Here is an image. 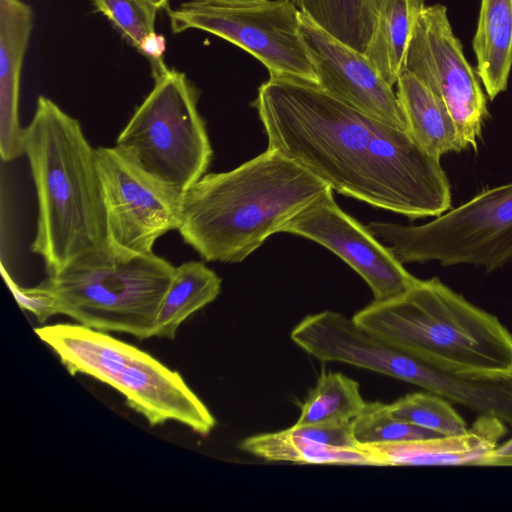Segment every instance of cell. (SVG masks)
Instances as JSON below:
<instances>
[{"label": "cell", "instance_id": "27", "mask_svg": "<svg viewBox=\"0 0 512 512\" xmlns=\"http://www.w3.org/2000/svg\"><path fill=\"white\" fill-rule=\"evenodd\" d=\"M2 273L15 300L23 310L32 313L41 323H44L50 317L56 315L51 302L45 295L39 293L33 287L23 288L18 286L3 269Z\"/></svg>", "mask_w": 512, "mask_h": 512}, {"label": "cell", "instance_id": "29", "mask_svg": "<svg viewBox=\"0 0 512 512\" xmlns=\"http://www.w3.org/2000/svg\"><path fill=\"white\" fill-rule=\"evenodd\" d=\"M479 466L512 467V438L498 444L479 464Z\"/></svg>", "mask_w": 512, "mask_h": 512}, {"label": "cell", "instance_id": "17", "mask_svg": "<svg viewBox=\"0 0 512 512\" xmlns=\"http://www.w3.org/2000/svg\"><path fill=\"white\" fill-rule=\"evenodd\" d=\"M396 85L407 132L423 150L440 158L466 149L449 111L427 86L406 69Z\"/></svg>", "mask_w": 512, "mask_h": 512}, {"label": "cell", "instance_id": "28", "mask_svg": "<svg viewBox=\"0 0 512 512\" xmlns=\"http://www.w3.org/2000/svg\"><path fill=\"white\" fill-rule=\"evenodd\" d=\"M165 50V37L157 32L150 33L140 43L138 52L149 61L153 79L169 69L163 59Z\"/></svg>", "mask_w": 512, "mask_h": 512}, {"label": "cell", "instance_id": "23", "mask_svg": "<svg viewBox=\"0 0 512 512\" xmlns=\"http://www.w3.org/2000/svg\"><path fill=\"white\" fill-rule=\"evenodd\" d=\"M357 381L341 372L323 373L301 405L296 425L352 421L364 408Z\"/></svg>", "mask_w": 512, "mask_h": 512}, {"label": "cell", "instance_id": "2", "mask_svg": "<svg viewBox=\"0 0 512 512\" xmlns=\"http://www.w3.org/2000/svg\"><path fill=\"white\" fill-rule=\"evenodd\" d=\"M329 189L277 150L206 173L183 196L179 233L205 261L238 263Z\"/></svg>", "mask_w": 512, "mask_h": 512}, {"label": "cell", "instance_id": "11", "mask_svg": "<svg viewBox=\"0 0 512 512\" xmlns=\"http://www.w3.org/2000/svg\"><path fill=\"white\" fill-rule=\"evenodd\" d=\"M282 232L310 239L336 254L368 284L375 302L395 299L419 280L367 227L340 209L332 189L293 217Z\"/></svg>", "mask_w": 512, "mask_h": 512}, {"label": "cell", "instance_id": "30", "mask_svg": "<svg viewBox=\"0 0 512 512\" xmlns=\"http://www.w3.org/2000/svg\"><path fill=\"white\" fill-rule=\"evenodd\" d=\"M202 1L223 3V4H250V3H259V2L266 1V0H202Z\"/></svg>", "mask_w": 512, "mask_h": 512}, {"label": "cell", "instance_id": "20", "mask_svg": "<svg viewBox=\"0 0 512 512\" xmlns=\"http://www.w3.org/2000/svg\"><path fill=\"white\" fill-rule=\"evenodd\" d=\"M240 448L267 461L375 466L371 456L359 444L356 447L323 444L296 424L282 431L248 437L241 442Z\"/></svg>", "mask_w": 512, "mask_h": 512}, {"label": "cell", "instance_id": "1", "mask_svg": "<svg viewBox=\"0 0 512 512\" xmlns=\"http://www.w3.org/2000/svg\"><path fill=\"white\" fill-rule=\"evenodd\" d=\"M252 105L268 148L332 190L410 219L439 216L450 208L440 158L423 150L406 130L295 78L270 76Z\"/></svg>", "mask_w": 512, "mask_h": 512}, {"label": "cell", "instance_id": "12", "mask_svg": "<svg viewBox=\"0 0 512 512\" xmlns=\"http://www.w3.org/2000/svg\"><path fill=\"white\" fill-rule=\"evenodd\" d=\"M301 30L317 85L353 108L407 131L396 93L366 56L340 42L301 12Z\"/></svg>", "mask_w": 512, "mask_h": 512}, {"label": "cell", "instance_id": "10", "mask_svg": "<svg viewBox=\"0 0 512 512\" xmlns=\"http://www.w3.org/2000/svg\"><path fill=\"white\" fill-rule=\"evenodd\" d=\"M404 69L442 101L466 148L475 149L488 114L487 101L444 5L423 8L413 29Z\"/></svg>", "mask_w": 512, "mask_h": 512}, {"label": "cell", "instance_id": "24", "mask_svg": "<svg viewBox=\"0 0 512 512\" xmlns=\"http://www.w3.org/2000/svg\"><path fill=\"white\" fill-rule=\"evenodd\" d=\"M388 408L394 417L439 435L463 434L469 428L445 398L428 391L407 394Z\"/></svg>", "mask_w": 512, "mask_h": 512}, {"label": "cell", "instance_id": "4", "mask_svg": "<svg viewBox=\"0 0 512 512\" xmlns=\"http://www.w3.org/2000/svg\"><path fill=\"white\" fill-rule=\"evenodd\" d=\"M412 354L471 377L512 379V333L438 278L352 317Z\"/></svg>", "mask_w": 512, "mask_h": 512}, {"label": "cell", "instance_id": "6", "mask_svg": "<svg viewBox=\"0 0 512 512\" xmlns=\"http://www.w3.org/2000/svg\"><path fill=\"white\" fill-rule=\"evenodd\" d=\"M199 96L184 72L169 68L154 79L115 143L137 166L183 194L206 174L213 156Z\"/></svg>", "mask_w": 512, "mask_h": 512}, {"label": "cell", "instance_id": "22", "mask_svg": "<svg viewBox=\"0 0 512 512\" xmlns=\"http://www.w3.org/2000/svg\"><path fill=\"white\" fill-rule=\"evenodd\" d=\"M300 11L328 34L365 54L372 38L374 0H295Z\"/></svg>", "mask_w": 512, "mask_h": 512}, {"label": "cell", "instance_id": "8", "mask_svg": "<svg viewBox=\"0 0 512 512\" xmlns=\"http://www.w3.org/2000/svg\"><path fill=\"white\" fill-rule=\"evenodd\" d=\"M178 34L198 29L216 35L258 59L270 76L317 84V75L301 30L295 0L223 4L194 0L167 9Z\"/></svg>", "mask_w": 512, "mask_h": 512}, {"label": "cell", "instance_id": "15", "mask_svg": "<svg viewBox=\"0 0 512 512\" xmlns=\"http://www.w3.org/2000/svg\"><path fill=\"white\" fill-rule=\"evenodd\" d=\"M32 29L31 6L22 0H0V155L4 162L24 155L20 77Z\"/></svg>", "mask_w": 512, "mask_h": 512}, {"label": "cell", "instance_id": "21", "mask_svg": "<svg viewBox=\"0 0 512 512\" xmlns=\"http://www.w3.org/2000/svg\"><path fill=\"white\" fill-rule=\"evenodd\" d=\"M221 283L203 261L176 266L157 314L153 337L174 339L183 322L218 297Z\"/></svg>", "mask_w": 512, "mask_h": 512}, {"label": "cell", "instance_id": "9", "mask_svg": "<svg viewBox=\"0 0 512 512\" xmlns=\"http://www.w3.org/2000/svg\"><path fill=\"white\" fill-rule=\"evenodd\" d=\"M109 250L121 258L154 252L179 230L184 194L145 172L114 147H97Z\"/></svg>", "mask_w": 512, "mask_h": 512}, {"label": "cell", "instance_id": "7", "mask_svg": "<svg viewBox=\"0 0 512 512\" xmlns=\"http://www.w3.org/2000/svg\"><path fill=\"white\" fill-rule=\"evenodd\" d=\"M366 227L401 263L438 261L493 271L512 261V183L483 190L424 225L375 221Z\"/></svg>", "mask_w": 512, "mask_h": 512}, {"label": "cell", "instance_id": "5", "mask_svg": "<svg viewBox=\"0 0 512 512\" xmlns=\"http://www.w3.org/2000/svg\"><path fill=\"white\" fill-rule=\"evenodd\" d=\"M175 268L154 252L121 258L108 249L75 259L33 288L50 300L56 315L144 340L153 337Z\"/></svg>", "mask_w": 512, "mask_h": 512}, {"label": "cell", "instance_id": "25", "mask_svg": "<svg viewBox=\"0 0 512 512\" xmlns=\"http://www.w3.org/2000/svg\"><path fill=\"white\" fill-rule=\"evenodd\" d=\"M352 433L359 445L439 436L394 417L388 404L379 401L366 402L362 411L352 420Z\"/></svg>", "mask_w": 512, "mask_h": 512}, {"label": "cell", "instance_id": "14", "mask_svg": "<svg viewBox=\"0 0 512 512\" xmlns=\"http://www.w3.org/2000/svg\"><path fill=\"white\" fill-rule=\"evenodd\" d=\"M506 426L496 417L479 415L463 434L360 446L375 466H479L496 448Z\"/></svg>", "mask_w": 512, "mask_h": 512}, {"label": "cell", "instance_id": "3", "mask_svg": "<svg viewBox=\"0 0 512 512\" xmlns=\"http://www.w3.org/2000/svg\"><path fill=\"white\" fill-rule=\"evenodd\" d=\"M24 155L37 199L31 251L48 275L75 259L108 250L97 152L80 122L40 95L24 132Z\"/></svg>", "mask_w": 512, "mask_h": 512}, {"label": "cell", "instance_id": "13", "mask_svg": "<svg viewBox=\"0 0 512 512\" xmlns=\"http://www.w3.org/2000/svg\"><path fill=\"white\" fill-rule=\"evenodd\" d=\"M114 389L151 426L176 421L207 436L216 425L213 414L182 376L141 349L125 367Z\"/></svg>", "mask_w": 512, "mask_h": 512}, {"label": "cell", "instance_id": "18", "mask_svg": "<svg viewBox=\"0 0 512 512\" xmlns=\"http://www.w3.org/2000/svg\"><path fill=\"white\" fill-rule=\"evenodd\" d=\"M472 46L476 73L494 100L506 90L512 69V0H481Z\"/></svg>", "mask_w": 512, "mask_h": 512}, {"label": "cell", "instance_id": "19", "mask_svg": "<svg viewBox=\"0 0 512 512\" xmlns=\"http://www.w3.org/2000/svg\"><path fill=\"white\" fill-rule=\"evenodd\" d=\"M375 28L365 52L380 76L393 87L405 66L413 29L424 0H374Z\"/></svg>", "mask_w": 512, "mask_h": 512}, {"label": "cell", "instance_id": "31", "mask_svg": "<svg viewBox=\"0 0 512 512\" xmlns=\"http://www.w3.org/2000/svg\"><path fill=\"white\" fill-rule=\"evenodd\" d=\"M154 5L158 9H168L169 8V0H146Z\"/></svg>", "mask_w": 512, "mask_h": 512}, {"label": "cell", "instance_id": "26", "mask_svg": "<svg viewBox=\"0 0 512 512\" xmlns=\"http://www.w3.org/2000/svg\"><path fill=\"white\" fill-rule=\"evenodd\" d=\"M95 10L104 15L121 37L139 51L141 41L155 32L157 11L146 0H91Z\"/></svg>", "mask_w": 512, "mask_h": 512}, {"label": "cell", "instance_id": "16", "mask_svg": "<svg viewBox=\"0 0 512 512\" xmlns=\"http://www.w3.org/2000/svg\"><path fill=\"white\" fill-rule=\"evenodd\" d=\"M34 331L71 375L83 374L112 388L139 350L105 331L80 323L51 324Z\"/></svg>", "mask_w": 512, "mask_h": 512}]
</instances>
